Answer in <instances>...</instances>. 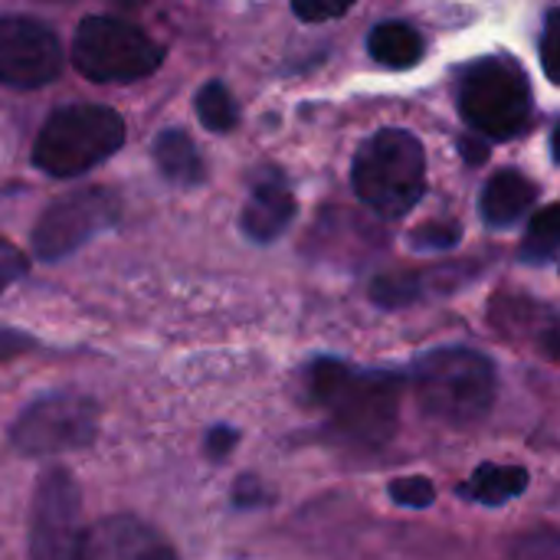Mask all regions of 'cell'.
I'll use <instances>...</instances> for the list:
<instances>
[{
  "instance_id": "1",
  "label": "cell",
  "mask_w": 560,
  "mask_h": 560,
  "mask_svg": "<svg viewBox=\"0 0 560 560\" xmlns=\"http://www.w3.org/2000/svg\"><path fill=\"white\" fill-rule=\"evenodd\" d=\"M312 400L331 417V427L361 446H384L400 423L404 377L394 371H364L335 358H318L305 371Z\"/></svg>"
},
{
  "instance_id": "2",
  "label": "cell",
  "mask_w": 560,
  "mask_h": 560,
  "mask_svg": "<svg viewBox=\"0 0 560 560\" xmlns=\"http://www.w3.org/2000/svg\"><path fill=\"white\" fill-rule=\"evenodd\" d=\"M410 381L423 417L450 430H469L486 420L499 390L495 364L469 348H436L417 358Z\"/></svg>"
},
{
  "instance_id": "3",
  "label": "cell",
  "mask_w": 560,
  "mask_h": 560,
  "mask_svg": "<svg viewBox=\"0 0 560 560\" xmlns=\"http://www.w3.org/2000/svg\"><path fill=\"white\" fill-rule=\"evenodd\" d=\"M427 158L423 144L404 128L371 135L351 167L354 194L381 217H404L423 197Z\"/></svg>"
},
{
  "instance_id": "4",
  "label": "cell",
  "mask_w": 560,
  "mask_h": 560,
  "mask_svg": "<svg viewBox=\"0 0 560 560\" xmlns=\"http://www.w3.org/2000/svg\"><path fill=\"white\" fill-rule=\"evenodd\" d=\"M125 144V121L108 105L56 108L33 144V164L49 177H75L112 158Z\"/></svg>"
},
{
  "instance_id": "5",
  "label": "cell",
  "mask_w": 560,
  "mask_h": 560,
  "mask_svg": "<svg viewBox=\"0 0 560 560\" xmlns=\"http://www.w3.org/2000/svg\"><path fill=\"white\" fill-rule=\"evenodd\" d=\"M459 112L479 138L509 141L532 121V85L512 56H486L459 79Z\"/></svg>"
},
{
  "instance_id": "6",
  "label": "cell",
  "mask_w": 560,
  "mask_h": 560,
  "mask_svg": "<svg viewBox=\"0 0 560 560\" xmlns=\"http://www.w3.org/2000/svg\"><path fill=\"white\" fill-rule=\"evenodd\" d=\"M161 59L164 49L148 33L115 16H85L72 39V62L92 82H138Z\"/></svg>"
},
{
  "instance_id": "7",
  "label": "cell",
  "mask_w": 560,
  "mask_h": 560,
  "mask_svg": "<svg viewBox=\"0 0 560 560\" xmlns=\"http://www.w3.org/2000/svg\"><path fill=\"white\" fill-rule=\"evenodd\" d=\"M98 433V407L95 400L59 390L33 400L16 423L10 427V446L20 456H62L85 450Z\"/></svg>"
},
{
  "instance_id": "8",
  "label": "cell",
  "mask_w": 560,
  "mask_h": 560,
  "mask_svg": "<svg viewBox=\"0 0 560 560\" xmlns=\"http://www.w3.org/2000/svg\"><path fill=\"white\" fill-rule=\"evenodd\" d=\"M30 560H89L82 495L66 469L39 476L30 512Z\"/></svg>"
},
{
  "instance_id": "9",
  "label": "cell",
  "mask_w": 560,
  "mask_h": 560,
  "mask_svg": "<svg viewBox=\"0 0 560 560\" xmlns=\"http://www.w3.org/2000/svg\"><path fill=\"white\" fill-rule=\"evenodd\" d=\"M121 213V203L108 190H75L59 200H52L36 230H33V249L46 262H59L79 246H85L92 236L108 230Z\"/></svg>"
},
{
  "instance_id": "10",
  "label": "cell",
  "mask_w": 560,
  "mask_h": 560,
  "mask_svg": "<svg viewBox=\"0 0 560 560\" xmlns=\"http://www.w3.org/2000/svg\"><path fill=\"white\" fill-rule=\"evenodd\" d=\"M62 69L56 33L33 16H0V82L13 89H39Z\"/></svg>"
},
{
  "instance_id": "11",
  "label": "cell",
  "mask_w": 560,
  "mask_h": 560,
  "mask_svg": "<svg viewBox=\"0 0 560 560\" xmlns=\"http://www.w3.org/2000/svg\"><path fill=\"white\" fill-rule=\"evenodd\" d=\"M89 560H177L174 545L138 515H108L85 532Z\"/></svg>"
},
{
  "instance_id": "12",
  "label": "cell",
  "mask_w": 560,
  "mask_h": 560,
  "mask_svg": "<svg viewBox=\"0 0 560 560\" xmlns=\"http://www.w3.org/2000/svg\"><path fill=\"white\" fill-rule=\"evenodd\" d=\"M295 220V197L279 174H266L253 184V194L243 207L240 226L253 243L279 240Z\"/></svg>"
},
{
  "instance_id": "13",
  "label": "cell",
  "mask_w": 560,
  "mask_h": 560,
  "mask_svg": "<svg viewBox=\"0 0 560 560\" xmlns=\"http://www.w3.org/2000/svg\"><path fill=\"white\" fill-rule=\"evenodd\" d=\"M538 200V184L525 177L522 171H499L489 177L482 197H479V213L489 226L502 230L518 223Z\"/></svg>"
},
{
  "instance_id": "14",
  "label": "cell",
  "mask_w": 560,
  "mask_h": 560,
  "mask_svg": "<svg viewBox=\"0 0 560 560\" xmlns=\"http://www.w3.org/2000/svg\"><path fill=\"white\" fill-rule=\"evenodd\" d=\"M525 489H528V472L522 466L486 463L459 486V495L476 505H505V502L518 499Z\"/></svg>"
},
{
  "instance_id": "15",
  "label": "cell",
  "mask_w": 560,
  "mask_h": 560,
  "mask_svg": "<svg viewBox=\"0 0 560 560\" xmlns=\"http://www.w3.org/2000/svg\"><path fill=\"white\" fill-rule=\"evenodd\" d=\"M154 161H158V167H161V174L167 180L184 184V187H194V184H200L207 177L197 144L184 131H177V128H167V131L158 135Z\"/></svg>"
},
{
  "instance_id": "16",
  "label": "cell",
  "mask_w": 560,
  "mask_h": 560,
  "mask_svg": "<svg viewBox=\"0 0 560 560\" xmlns=\"http://www.w3.org/2000/svg\"><path fill=\"white\" fill-rule=\"evenodd\" d=\"M368 49L387 69H410L423 56V36L410 23L390 20V23H381L371 30Z\"/></svg>"
},
{
  "instance_id": "17",
  "label": "cell",
  "mask_w": 560,
  "mask_h": 560,
  "mask_svg": "<svg viewBox=\"0 0 560 560\" xmlns=\"http://www.w3.org/2000/svg\"><path fill=\"white\" fill-rule=\"evenodd\" d=\"M558 253H560V203H551V207H545V210L532 220V226H528V233H525V240H522V259H525V262L541 266V262H551Z\"/></svg>"
},
{
  "instance_id": "18",
  "label": "cell",
  "mask_w": 560,
  "mask_h": 560,
  "mask_svg": "<svg viewBox=\"0 0 560 560\" xmlns=\"http://www.w3.org/2000/svg\"><path fill=\"white\" fill-rule=\"evenodd\" d=\"M197 118L203 121V128H210L217 135L236 128L240 112H236V102H233V95H230V89L223 82H207L197 92Z\"/></svg>"
},
{
  "instance_id": "19",
  "label": "cell",
  "mask_w": 560,
  "mask_h": 560,
  "mask_svg": "<svg viewBox=\"0 0 560 560\" xmlns=\"http://www.w3.org/2000/svg\"><path fill=\"white\" fill-rule=\"evenodd\" d=\"M390 499L397 505H407V509H427V505L436 502V489L423 476H407V479L390 482Z\"/></svg>"
},
{
  "instance_id": "20",
  "label": "cell",
  "mask_w": 560,
  "mask_h": 560,
  "mask_svg": "<svg viewBox=\"0 0 560 560\" xmlns=\"http://www.w3.org/2000/svg\"><path fill=\"white\" fill-rule=\"evenodd\" d=\"M541 66L548 72V79L560 85V10H551L545 20V33H541Z\"/></svg>"
},
{
  "instance_id": "21",
  "label": "cell",
  "mask_w": 560,
  "mask_h": 560,
  "mask_svg": "<svg viewBox=\"0 0 560 560\" xmlns=\"http://www.w3.org/2000/svg\"><path fill=\"white\" fill-rule=\"evenodd\" d=\"M354 7V0H292V10L299 20L305 23H325V20H338Z\"/></svg>"
},
{
  "instance_id": "22",
  "label": "cell",
  "mask_w": 560,
  "mask_h": 560,
  "mask_svg": "<svg viewBox=\"0 0 560 560\" xmlns=\"http://www.w3.org/2000/svg\"><path fill=\"white\" fill-rule=\"evenodd\" d=\"M23 272H26V256H23L13 243L0 240V295H3L7 285H13Z\"/></svg>"
},
{
  "instance_id": "23",
  "label": "cell",
  "mask_w": 560,
  "mask_h": 560,
  "mask_svg": "<svg viewBox=\"0 0 560 560\" xmlns=\"http://www.w3.org/2000/svg\"><path fill=\"white\" fill-rule=\"evenodd\" d=\"M236 443H240V433H236L233 427H213V430L207 433V440H203V453H207L213 463H223V459L236 450Z\"/></svg>"
},
{
  "instance_id": "24",
  "label": "cell",
  "mask_w": 560,
  "mask_h": 560,
  "mask_svg": "<svg viewBox=\"0 0 560 560\" xmlns=\"http://www.w3.org/2000/svg\"><path fill=\"white\" fill-rule=\"evenodd\" d=\"M413 243L420 249H450L459 243V230L456 226H423L413 233Z\"/></svg>"
},
{
  "instance_id": "25",
  "label": "cell",
  "mask_w": 560,
  "mask_h": 560,
  "mask_svg": "<svg viewBox=\"0 0 560 560\" xmlns=\"http://www.w3.org/2000/svg\"><path fill=\"white\" fill-rule=\"evenodd\" d=\"M266 502H269V495H266V489H262L259 479L243 476V479L233 486V505H236V509H259V505H266Z\"/></svg>"
},
{
  "instance_id": "26",
  "label": "cell",
  "mask_w": 560,
  "mask_h": 560,
  "mask_svg": "<svg viewBox=\"0 0 560 560\" xmlns=\"http://www.w3.org/2000/svg\"><path fill=\"white\" fill-rule=\"evenodd\" d=\"M26 348H33V338H26V335H20V331H0V361H7V358H16V354H23Z\"/></svg>"
},
{
  "instance_id": "27",
  "label": "cell",
  "mask_w": 560,
  "mask_h": 560,
  "mask_svg": "<svg viewBox=\"0 0 560 560\" xmlns=\"http://www.w3.org/2000/svg\"><path fill=\"white\" fill-rule=\"evenodd\" d=\"M538 348L545 351V358L558 361L560 364V318H555L541 335H538Z\"/></svg>"
},
{
  "instance_id": "28",
  "label": "cell",
  "mask_w": 560,
  "mask_h": 560,
  "mask_svg": "<svg viewBox=\"0 0 560 560\" xmlns=\"http://www.w3.org/2000/svg\"><path fill=\"white\" fill-rule=\"evenodd\" d=\"M459 148H463V154H466V161H469V164H479V161H486V144H482V141L476 144V141L463 138V141H459Z\"/></svg>"
},
{
  "instance_id": "29",
  "label": "cell",
  "mask_w": 560,
  "mask_h": 560,
  "mask_svg": "<svg viewBox=\"0 0 560 560\" xmlns=\"http://www.w3.org/2000/svg\"><path fill=\"white\" fill-rule=\"evenodd\" d=\"M551 144H555V158H558V167H560V121H558V128H555V138H551Z\"/></svg>"
}]
</instances>
